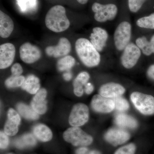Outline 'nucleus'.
Segmentation results:
<instances>
[{
	"mask_svg": "<svg viewBox=\"0 0 154 154\" xmlns=\"http://www.w3.org/2000/svg\"><path fill=\"white\" fill-rule=\"evenodd\" d=\"M35 94L31 102V107L38 114H44L47 110V102L45 100L47 91L44 88H42Z\"/></svg>",
	"mask_w": 154,
	"mask_h": 154,
	"instance_id": "16",
	"label": "nucleus"
},
{
	"mask_svg": "<svg viewBox=\"0 0 154 154\" xmlns=\"http://www.w3.org/2000/svg\"><path fill=\"white\" fill-rule=\"evenodd\" d=\"M89 119V109L88 106L82 103H77L73 107L69 122L73 127L82 126L88 122Z\"/></svg>",
	"mask_w": 154,
	"mask_h": 154,
	"instance_id": "8",
	"label": "nucleus"
},
{
	"mask_svg": "<svg viewBox=\"0 0 154 154\" xmlns=\"http://www.w3.org/2000/svg\"><path fill=\"white\" fill-rule=\"evenodd\" d=\"M75 63L74 57L68 55L59 60L57 64V67L60 71H69L74 66Z\"/></svg>",
	"mask_w": 154,
	"mask_h": 154,
	"instance_id": "24",
	"label": "nucleus"
},
{
	"mask_svg": "<svg viewBox=\"0 0 154 154\" xmlns=\"http://www.w3.org/2000/svg\"><path fill=\"white\" fill-rule=\"evenodd\" d=\"M19 125L14 122L8 119L6 122L4 128L5 133L8 135L11 136L15 135L18 132Z\"/></svg>",
	"mask_w": 154,
	"mask_h": 154,
	"instance_id": "29",
	"label": "nucleus"
},
{
	"mask_svg": "<svg viewBox=\"0 0 154 154\" xmlns=\"http://www.w3.org/2000/svg\"></svg>",
	"mask_w": 154,
	"mask_h": 154,
	"instance_id": "40",
	"label": "nucleus"
},
{
	"mask_svg": "<svg viewBox=\"0 0 154 154\" xmlns=\"http://www.w3.org/2000/svg\"><path fill=\"white\" fill-rule=\"evenodd\" d=\"M8 119L14 122L18 125H19L21 122V118L16 110L12 108L9 109L8 111Z\"/></svg>",
	"mask_w": 154,
	"mask_h": 154,
	"instance_id": "32",
	"label": "nucleus"
},
{
	"mask_svg": "<svg viewBox=\"0 0 154 154\" xmlns=\"http://www.w3.org/2000/svg\"><path fill=\"white\" fill-rule=\"evenodd\" d=\"M143 54L149 56L154 54V34L150 40L145 36H139L134 42Z\"/></svg>",
	"mask_w": 154,
	"mask_h": 154,
	"instance_id": "18",
	"label": "nucleus"
},
{
	"mask_svg": "<svg viewBox=\"0 0 154 154\" xmlns=\"http://www.w3.org/2000/svg\"><path fill=\"white\" fill-rule=\"evenodd\" d=\"M45 22L46 27L55 33L65 31L70 25L65 8L60 5L53 6L49 9L45 16Z\"/></svg>",
	"mask_w": 154,
	"mask_h": 154,
	"instance_id": "2",
	"label": "nucleus"
},
{
	"mask_svg": "<svg viewBox=\"0 0 154 154\" xmlns=\"http://www.w3.org/2000/svg\"><path fill=\"white\" fill-rule=\"evenodd\" d=\"M115 103V110L119 112H125L127 111L129 109V102L126 99L122 97L113 99Z\"/></svg>",
	"mask_w": 154,
	"mask_h": 154,
	"instance_id": "28",
	"label": "nucleus"
},
{
	"mask_svg": "<svg viewBox=\"0 0 154 154\" xmlns=\"http://www.w3.org/2000/svg\"><path fill=\"white\" fill-rule=\"evenodd\" d=\"M40 88L39 79L33 75H28L25 79V82L22 86V89L31 94H36L39 91Z\"/></svg>",
	"mask_w": 154,
	"mask_h": 154,
	"instance_id": "21",
	"label": "nucleus"
},
{
	"mask_svg": "<svg viewBox=\"0 0 154 154\" xmlns=\"http://www.w3.org/2000/svg\"><path fill=\"white\" fill-rule=\"evenodd\" d=\"M132 26L127 21H122L117 25L113 34V43L116 51L122 52L131 42Z\"/></svg>",
	"mask_w": 154,
	"mask_h": 154,
	"instance_id": "3",
	"label": "nucleus"
},
{
	"mask_svg": "<svg viewBox=\"0 0 154 154\" xmlns=\"http://www.w3.org/2000/svg\"><path fill=\"white\" fill-rule=\"evenodd\" d=\"M14 25L12 19L5 13L0 11V36L7 38L14 30Z\"/></svg>",
	"mask_w": 154,
	"mask_h": 154,
	"instance_id": "17",
	"label": "nucleus"
},
{
	"mask_svg": "<svg viewBox=\"0 0 154 154\" xmlns=\"http://www.w3.org/2000/svg\"><path fill=\"white\" fill-rule=\"evenodd\" d=\"M126 92L124 86L118 83L110 82L103 84L99 90V94L105 98L114 99L121 97Z\"/></svg>",
	"mask_w": 154,
	"mask_h": 154,
	"instance_id": "14",
	"label": "nucleus"
},
{
	"mask_svg": "<svg viewBox=\"0 0 154 154\" xmlns=\"http://www.w3.org/2000/svg\"><path fill=\"white\" fill-rule=\"evenodd\" d=\"M85 92L87 94H91L93 93L94 90V85L92 83L88 82L85 87Z\"/></svg>",
	"mask_w": 154,
	"mask_h": 154,
	"instance_id": "36",
	"label": "nucleus"
},
{
	"mask_svg": "<svg viewBox=\"0 0 154 154\" xmlns=\"http://www.w3.org/2000/svg\"><path fill=\"white\" fill-rule=\"evenodd\" d=\"M94 18L96 22L104 23L111 22L116 18L118 14L117 6L113 4L103 5L98 2L94 3L92 7Z\"/></svg>",
	"mask_w": 154,
	"mask_h": 154,
	"instance_id": "6",
	"label": "nucleus"
},
{
	"mask_svg": "<svg viewBox=\"0 0 154 154\" xmlns=\"http://www.w3.org/2000/svg\"><path fill=\"white\" fill-rule=\"evenodd\" d=\"M71 49V44L69 39L65 37H62L56 45L47 46L45 51L48 56L57 58L68 55Z\"/></svg>",
	"mask_w": 154,
	"mask_h": 154,
	"instance_id": "13",
	"label": "nucleus"
},
{
	"mask_svg": "<svg viewBox=\"0 0 154 154\" xmlns=\"http://www.w3.org/2000/svg\"><path fill=\"white\" fill-rule=\"evenodd\" d=\"M105 140L113 146L123 145L130 139L131 134L121 128H112L105 132Z\"/></svg>",
	"mask_w": 154,
	"mask_h": 154,
	"instance_id": "9",
	"label": "nucleus"
},
{
	"mask_svg": "<svg viewBox=\"0 0 154 154\" xmlns=\"http://www.w3.org/2000/svg\"><path fill=\"white\" fill-rule=\"evenodd\" d=\"M76 154H101L99 151L96 150H90L85 147H81L76 151Z\"/></svg>",
	"mask_w": 154,
	"mask_h": 154,
	"instance_id": "35",
	"label": "nucleus"
},
{
	"mask_svg": "<svg viewBox=\"0 0 154 154\" xmlns=\"http://www.w3.org/2000/svg\"><path fill=\"white\" fill-rule=\"evenodd\" d=\"M147 75L149 79L154 80V64L149 66L147 70Z\"/></svg>",
	"mask_w": 154,
	"mask_h": 154,
	"instance_id": "37",
	"label": "nucleus"
},
{
	"mask_svg": "<svg viewBox=\"0 0 154 154\" xmlns=\"http://www.w3.org/2000/svg\"><path fill=\"white\" fill-rule=\"evenodd\" d=\"M64 139L75 146L85 147L90 145L94 139L91 135L79 127H72L67 129L63 134Z\"/></svg>",
	"mask_w": 154,
	"mask_h": 154,
	"instance_id": "5",
	"label": "nucleus"
},
{
	"mask_svg": "<svg viewBox=\"0 0 154 154\" xmlns=\"http://www.w3.org/2000/svg\"><path fill=\"white\" fill-rule=\"evenodd\" d=\"M33 133L36 138L43 142L49 141L52 138V131L45 125H36L33 128Z\"/></svg>",
	"mask_w": 154,
	"mask_h": 154,
	"instance_id": "22",
	"label": "nucleus"
},
{
	"mask_svg": "<svg viewBox=\"0 0 154 154\" xmlns=\"http://www.w3.org/2000/svg\"><path fill=\"white\" fill-rule=\"evenodd\" d=\"M19 56L21 60L27 64L36 62L41 58V50L36 45L30 42H25L20 46Z\"/></svg>",
	"mask_w": 154,
	"mask_h": 154,
	"instance_id": "10",
	"label": "nucleus"
},
{
	"mask_svg": "<svg viewBox=\"0 0 154 154\" xmlns=\"http://www.w3.org/2000/svg\"><path fill=\"white\" fill-rule=\"evenodd\" d=\"M120 62L121 65L126 69H130L137 65L141 56L140 49L135 43L131 42L121 52Z\"/></svg>",
	"mask_w": 154,
	"mask_h": 154,
	"instance_id": "7",
	"label": "nucleus"
},
{
	"mask_svg": "<svg viewBox=\"0 0 154 154\" xmlns=\"http://www.w3.org/2000/svg\"><path fill=\"white\" fill-rule=\"evenodd\" d=\"M75 49L80 60L87 67H96L101 63L100 53L89 39L84 37L78 38L75 43Z\"/></svg>",
	"mask_w": 154,
	"mask_h": 154,
	"instance_id": "1",
	"label": "nucleus"
},
{
	"mask_svg": "<svg viewBox=\"0 0 154 154\" xmlns=\"http://www.w3.org/2000/svg\"><path fill=\"white\" fill-rule=\"evenodd\" d=\"M8 135L3 131L0 133V147L1 149H5L8 147L9 144V138Z\"/></svg>",
	"mask_w": 154,
	"mask_h": 154,
	"instance_id": "33",
	"label": "nucleus"
},
{
	"mask_svg": "<svg viewBox=\"0 0 154 154\" xmlns=\"http://www.w3.org/2000/svg\"><path fill=\"white\" fill-rule=\"evenodd\" d=\"M139 28L146 29H154V13L149 16L139 18L136 22Z\"/></svg>",
	"mask_w": 154,
	"mask_h": 154,
	"instance_id": "26",
	"label": "nucleus"
},
{
	"mask_svg": "<svg viewBox=\"0 0 154 154\" xmlns=\"http://www.w3.org/2000/svg\"><path fill=\"white\" fill-rule=\"evenodd\" d=\"M147 0H128V6L130 11L137 13L140 10Z\"/></svg>",
	"mask_w": 154,
	"mask_h": 154,
	"instance_id": "31",
	"label": "nucleus"
},
{
	"mask_svg": "<svg viewBox=\"0 0 154 154\" xmlns=\"http://www.w3.org/2000/svg\"><path fill=\"white\" fill-rule=\"evenodd\" d=\"M72 77V74L69 71H67L63 75V79L66 81H70Z\"/></svg>",
	"mask_w": 154,
	"mask_h": 154,
	"instance_id": "38",
	"label": "nucleus"
},
{
	"mask_svg": "<svg viewBox=\"0 0 154 154\" xmlns=\"http://www.w3.org/2000/svg\"><path fill=\"white\" fill-rule=\"evenodd\" d=\"M25 78L22 75H12L9 77L5 82V85L7 88H14L22 87L25 82Z\"/></svg>",
	"mask_w": 154,
	"mask_h": 154,
	"instance_id": "27",
	"label": "nucleus"
},
{
	"mask_svg": "<svg viewBox=\"0 0 154 154\" xmlns=\"http://www.w3.org/2000/svg\"><path fill=\"white\" fill-rule=\"evenodd\" d=\"M36 140L35 138L30 134H25L22 137L17 139L15 141L16 146L19 148L32 146L36 144Z\"/></svg>",
	"mask_w": 154,
	"mask_h": 154,
	"instance_id": "25",
	"label": "nucleus"
},
{
	"mask_svg": "<svg viewBox=\"0 0 154 154\" xmlns=\"http://www.w3.org/2000/svg\"><path fill=\"white\" fill-rule=\"evenodd\" d=\"M76 1L80 4L85 5V4L88 2L89 0H76Z\"/></svg>",
	"mask_w": 154,
	"mask_h": 154,
	"instance_id": "39",
	"label": "nucleus"
},
{
	"mask_svg": "<svg viewBox=\"0 0 154 154\" xmlns=\"http://www.w3.org/2000/svg\"><path fill=\"white\" fill-rule=\"evenodd\" d=\"M109 38V33L106 29L102 27H96L92 30L89 40L96 50L101 53L106 48Z\"/></svg>",
	"mask_w": 154,
	"mask_h": 154,
	"instance_id": "11",
	"label": "nucleus"
},
{
	"mask_svg": "<svg viewBox=\"0 0 154 154\" xmlns=\"http://www.w3.org/2000/svg\"><path fill=\"white\" fill-rule=\"evenodd\" d=\"M90 79V75L88 72H81L77 76L74 80V93L76 96L81 97L83 96L85 91V87L89 82Z\"/></svg>",
	"mask_w": 154,
	"mask_h": 154,
	"instance_id": "19",
	"label": "nucleus"
},
{
	"mask_svg": "<svg viewBox=\"0 0 154 154\" xmlns=\"http://www.w3.org/2000/svg\"><path fill=\"white\" fill-rule=\"evenodd\" d=\"M16 48L14 44L6 43L0 46V68L5 69L11 66L16 56Z\"/></svg>",
	"mask_w": 154,
	"mask_h": 154,
	"instance_id": "15",
	"label": "nucleus"
},
{
	"mask_svg": "<svg viewBox=\"0 0 154 154\" xmlns=\"http://www.w3.org/2000/svg\"><path fill=\"white\" fill-rule=\"evenodd\" d=\"M114 122L121 128L135 129L138 126L136 119L132 116L124 113H120L116 116Z\"/></svg>",
	"mask_w": 154,
	"mask_h": 154,
	"instance_id": "20",
	"label": "nucleus"
},
{
	"mask_svg": "<svg viewBox=\"0 0 154 154\" xmlns=\"http://www.w3.org/2000/svg\"><path fill=\"white\" fill-rule=\"evenodd\" d=\"M130 99L136 110L143 115L154 114V97L152 95L135 91L130 95Z\"/></svg>",
	"mask_w": 154,
	"mask_h": 154,
	"instance_id": "4",
	"label": "nucleus"
},
{
	"mask_svg": "<svg viewBox=\"0 0 154 154\" xmlns=\"http://www.w3.org/2000/svg\"><path fill=\"white\" fill-rule=\"evenodd\" d=\"M11 71L12 75L14 76L21 75L23 72L22 66L19 63H16L13 65L11 67Z\"/></svg>",
	"mask_w": 154,
	"mask_h": 154,
	"instance_id": "34",
	"label": "nucleus"
},
{
	"mask_svg": "<svg viewBox=\"0 0 154 154\" xmlns=\"http://www.w3.org/2000/svg\"><path fill=\"white\" fill-rule=\"evenodd\" d=\"M136 150V146L132 143L120 147L114 152L113 154H135Z\"/></svg>",
	"mask_w": 154,
	"mask_h": 154,
	"instance_id": "30",
	"label": "nucleus"
},
{
	"mask_svg": "<svg viewBox=\"0 0 154 154\" xmlns=\"http://www.w3.org/2000/svg\"><path fill=\"white\" fill-rule=\"evenodd\" d=\"M17 109L19 113L26 119L36 120L39 116L32 107L23 103H19L17 105Z\"/></svg>",
	"mask_w": 154,
	"mask_h": 154,
	"instance_id": "23",
	"label": "nucleus"
},
{
	"mask_svg": "<svg viewBox=\"0 0 154 154\" xmlns=\"http://www.w3.org/2000/svg\"><path fill=\"white\" fill-rule=\"evenodd\" d=\"M92 109L97 113H109L115 110V103L113 99L105 98L99 94L94 95L91 102Z\"/></svg>",
	"mask_w": 154,
	"mask_h": 154,
	"instance_id": "12",
	"label": "nucleus"
}]
</instances>
